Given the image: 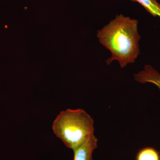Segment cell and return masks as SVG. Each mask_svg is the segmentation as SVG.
Here are the masks:
<instances>
[{
    "instance_id": "cell-4",
    "label": "cell",
    "mask_w": 160,
    "mask_h": 160,
    "mask_svg": "<svg viewBox=\"0 0 160 160\" xmlns=\"http://www.w3.org/2000/svg\"><path fill=\"white\" fill-rule=\"evenodd\" d=\"M134 78L138 82L154 84L160 91V73L151 66L146 65L144 69L134 75Z\"/></svg>"
},
{
    "instance_id": "cell-6",
    "label": "cell",
    "mask_w": 160,
    "mask_h": 160,
    "mask_svg": "<svg viewBox=\"0 0 160 160\" xmlns=\"http://www.w3.org/2000/svg\"><path fill=\"white\" fill-rule=\"evenodd\" d=\"M136 160H160L158 152L151 147L141 149L138 152Z\"/></svg>"
},
{
    "instance_id": "cell-3",
    "label": "cell",
    "mask_w": 160,
    "mask_h": 160,
    "mask_svg": "<svg viewBox=\"0 0 160 160\" xmlns=\"http://www.w3.org/2000/svg\"><path fill=\"white\" fill-rule=\"evenodd\" d=\"M97 138L93 135L73 150L74 160H93L92 153L98 147Z\"/></svg>"
},
{
    "instance_id": "cell-1",
    "label": "cell",
    "mask_w": 160,
    "mask_h": 160,
    "mask_svg": "<svg viewBox=\"0 0 160 160\" xmlns=\"http://www.w3.org/2000/svg\"><path fill=\"white\" fill-rule=\"evenodd\" d=\"M138 25L137 20L120 14L98 31L100 42L111 53L106 61L107 65L117 61L123 68L135 62L140 54Z\"/></svg>"
},
{
    "instance_id": "cell-2",
    "label": "cell",
    "mask_w": 160,
    "mask_h": 160,
    "mask_svg": "<svg viewBox=\"0 0 160 160\" xmlns=\"http://www.w3.org/2000/svg\"><path fill=\"white\" fill-rule=\"evenodd\" d=\"M52 129L66 147L73 151L94 135V121L84 109H67L55 119Z\"/></svg>"
},
{
    "instance_id": "cell-5",
    "label": "cell",
    "mask_w": 160,
    "mask_h": 160,
    "mask_svg": "<svg viewBox=\"0 0 160 160\" xmlns=\"http://www.w3.org/2000/svg\"><path fill=\"white\" fill-rule=\"evenodd\" d=\"M132 2H136L146 9V11L154 17L160 18V4L157 0H131Z\"/></svg>"
}]
</instances>
